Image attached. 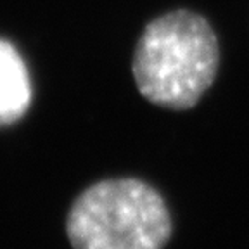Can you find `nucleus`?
I'll return each instance as SVG.
<instances>
[{
    "mask_svg": "<svg viewBox=\"0 0 249 249\" xmlns=\"http://www.w3.org/2000/svg\"><path fill=\"white\" fill-rule=\"evenodd\" d=\"M220 68L216 33L197 12L178 9L156 18L135 45L132 73L152 104L191 109L214 82Z\"/></svg>",
    "mask_w": 249,
    "mask_h": 249,
    "instance_id": "nucleus-1",
    "label": "nucleus"
},
{
    "mask_svg": "<svg viewBox=\"0 0 249 249\" xmlns=\"http://www.w3.org/2000/svg\"><path fill=\"white\" fill-rule=\"evenodd\" d=\"M66 233L73 249H163L171 235V216L149 183L102 180L73 202Z\"/></svg>",
    "mask_w": 249,
    "mask_h": 249,
    "instance_id": "nucleus-2",
    "label": "nucleus"
},
{
    "mask_svg": "<svg viewBox=\"0 0 249 249\" xmlns=\"http://www.w3.org/2000/svg\"><path fill=\"white\" fill-rule=\"evenodd\" d=\"M31 104L26 62L9 40L0 38V126L19 121Z\"/></svg>",
    "mask_w": 249,
    "mask_h": 249,
    "instance_id": "nucleus-3",
    "label": "nucleus"
}]
</instances>
